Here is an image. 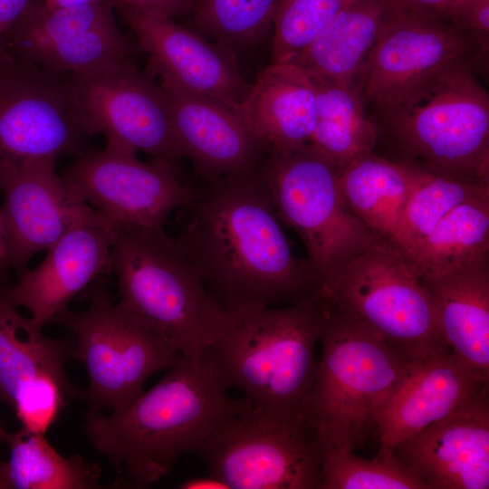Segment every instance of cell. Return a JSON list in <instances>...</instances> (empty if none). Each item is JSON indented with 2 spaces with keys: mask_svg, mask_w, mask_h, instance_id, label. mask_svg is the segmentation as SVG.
<instances>
[{
  "mask_svg": "<svg viewBox=\"0 0 489 489\" xmlns=\"http://www.w3.org/2000/svg\"><path fill=\"white\" fill-rule=\"evenodd\" d=\"M180 209L175 239L226 314L289 305L317 286L292 254L262 168L201 180Z\"/></svg>",
  "mask_w": 489,
  "mask_h": 489,
  "instance_id": "1",
  "label": "cell"
},
{
  "mask_svg": "<svg viewBox=\"0 0 489 489\" xmlns=\"http://www.w3.org/2000/svg\"><path fill=\"white\" fill-rule=\"evenodd\" d=\"M227 389L203 353L182 356L126 407L107 415L87 411L84 432L120 482L149 486L182 455L199 450L235 402Z\"/></svg>",
  "mask_w": 489,
  "mask_h": 489,
  "instance_id": "2",
  "label": "cell"
},
{
  "mask_svg": "<svg viewBox=\"0 0 489 489\" xmlns=\"http://www.w3.org/2000/svg\"><path fill=\"white\" fill-rule=\"evenodd\" d=\"M310 296L321 356L304 420L322 457L355 451L376 434L379 413L417 362L403 357L317 287Z\"/></svg>",
  "mask_w": 489,
  "mask_h": 489,
  "instance_id": "3",
  "label": "cell"
},
{
  "mask_svg": "<svg viewBox=\"0 0 489 489\" xmlns=\"http://www.w3.org/2000/svg\"><path fill=\"white\" fill-rule=\"evenodd\" d=\"M310 294L285 306L226 314L220 336L203 353L227 388L283 420L304 419L317 374L318 321Z\"/></svg>",
  "mask_w": 489,
  "mask_h": 489,
  "instance_id": "4",
  "label": "cell"
},
{
  "mask_svg": "<svg viewBox=\"0 0 489 489\" xmlns=\"http://www.w3.org/2000/svg\"><path fill=\"white\" fill-rule=\"evenodd\" d=\"M111 272L116 303L167 339L182 356L204 353L220 336L226 313L175 238L163 227L115 225Z\"/></svg>",
  "mask_w": 489,
  "mask_h": 489,
  "instance_id": "5",
  "label": "cell"
},
{
  "mask_svg": "<svg viewBox=\"0 0 489 489\" xmlns=\"http://www.w3.org/2000/svg\"><path fill=\"white\" fill-rule=\"evenodd\" d=\"M468 57L439 68L379 120L405 161L489 182V94Z\"/></svg>",
  "mask_w": 489,
  "mask_h": 489,
  "instance_id": "6",
  "label": "cell"
},
{
  "mask_svg": "<svg viewBox=\"0 0 489 489\" xmlns=\"http://www.w3.org/2000/svg\"><path fill=\"white\" fill-rule=\"evenodd\" d=\"M316 287L412 362L449 348L418 272L387 238Z\"/></svg>",
  "mask_w": 489,
  "mask_h": 489,
  "instance_id": "7",
  "label": "cell"
},
{
  "mask_svg": "<svg viewBox=\"0 0 489 489\" xmlns=\"http://www.w3.org/2000/svg\"><path fill=\"white\" fill-rule=\"evenodd\" d=\"M262 173L283 225L306 249L317 285L381 238L349 207L338 168L311 147L268 152Z\"/></svg>",
  "mask_w": 489,
  "mask_h": 489,
  "instance_id": "8",
  "label": "cell"
},
{
  "mask_svg": "<svg viewBox=\"0 0 489 489\" xmlns=\"http://www.w3.org/2000/svg\"><path fill=\"white\" fill-rule=\"evenodd\" d=\"M86 309L68 308L52 321L75 336L72 358L86 368L89 386L83 398L90 410L120 409L143 392L146 380L168 370L182 358L161 334L113 303L106 285L93 282Z\"/></svg>",
  "mask_w": 489,
  "mask_h": 489,
  "instance_id": "9",
  "label": "cell"
},
{
  "mask_svg": "<svg viewBox=\"0 0 489 489\" xmlns=\"http://www.w3.org/2000/svg\"><path fill=\"white\" fill-rule=\"evenodd\" d=\"M197 453L228 489H321V452L305 420L276 418L244 398Z\"/></svg>",
  "mask_w": 489,
  "mask_h": 489,
  "instance_id": "10",
  "label": "cell"
},
{
  "mask_svg": "<svg viewBox=\"0 0 489 489\" xmlns=\"http://www.w3.org/2000/svg\"><path fill=\"white\" fill-rule=\"evenodd\" d=\"M72 106L83 134L103 135L106 145L176 165L183 158L168 99L134 62L68 75Z\"/></svg>",
  "mask_w": 489,
  "mask_h": 489,
  "instance_id": "11",
  "label": "cell"
},
{
  "mask_svg": "<svg viewBox=\"0 0 489 489\" xmlns=\"http://www.w3.org/2000/svg\"><path fill=\"white\" fill-rule=\"evenodd\" d=\"M68 75L8 53L0 63V177L27 162L80 155L87 138L70 99Z\"/></svg>",
  "mask_w": 489,
  "mask_h": 489,
  "instance_id": "12",
  "label": "cell"
},
{
  "mask_svg": "<svg viewBox=\"0 0 489 489\" xmlns=\"http://www.w3.org/2000/svg\"><path fill=\"white\" fill-rule=\"evenodd\" d=\"M114 11L115 0L63 8L31 0L2 36V46L16 59L67 75L133 62Z\"/></svg>",
  "mask_w": 489,
  "mask_h": 489,
  "instance_id": "13",
  "label": "cell"
},
{
  "mask_svg": "<svg viewBox=\"0 0 489 489\" xmlns=\"http://www.w3.org/2000/svg\"><path fill=\"white\" fill-rule=\"evenodd\" d=\"M62 178L113 226L163 227L188 202L193 188L176 165L158 158L143 162L136 153L110 145L78 155Z\"/></svg>",
  "mask_w": 489,
  "mask_h": 489,
  "instance_id": "14",
  "label": "cell"
},
{
  "mask_svg": "<svg viewBox=\"0 0 489 489\" xmlns=\"http://www.w3.org/2000/svg\"><path fill=\"white\" fill-rule=\"evenodd\" d=\"M472 54V40L447 23L388 7L356 83L380 120L439 68Z\"/></svg>",
  "mask_w": 489,
  "mask_h": 489,
  "instance_id": "15",
  "label": "cell"
},
{
  "mask_svg": "<svg viewBox=\"0 0 489 489\" xmlns=\"http://www.w3.org/2000/svg\"><path fill=\"white\" fill-rule=\"evenodd\" d=\"M115 10L134 33L159 83L215 98L240 110L251 84L241 73L234 51L172 18L117 0Z\"/></svg>",
  "mask_w": 489,
  "mask_h": 489,
  "instance_id": "16",
  "label": "cell"
},
{
  "mask_svg": "<svg viewBox=\"0 0 489 489\" xmlns=\"http://www.w3.org/2000/svg\"><path fill=\"white\" fill-rule=\"evenodd\" d=\"M55 158H40L0 177L4 201L0 226L10 267L21 274L31 258L97 211L77 197L56 170Z\"/></svg>",
  "mask_w": 489,
  "mask_h": 489,
  "instance_id": "17",
  "label": "cell"
},
{
  "mask_svg": "<svg viewBox=\"0 0 489 489\" xmlns=\"http://www.w3.org/2000/svg\"><path fill=\"white\" fill-rule=\"evenodd\" d=\"M488 391L391 447L426 489L489 488Z\"/></svg>",
  "mask_w": 489,
  "mask_h": 489,
  "instance_id": "18",
  "label": "cell"
},
{
  "mask_svg": "<svg viewBox=\"0 0 489 489\" xmlns=\"http://www.w3.org/2000/svg\"><path fill=\"white\" fill-rule=\"evenodd\" d=\"M115 227L98 212L68 229L35 268L19 274L6 292L17 307L43 327L102 273H111Z\"/></svg>",
  "mask_w": 489,
  "mask_h": 489,
  "instance_id": "19",
  "label": "cell"
},
{
  "mask_svg": "<svg viewBox=\"0 0 489 489\" xmlns=\"http://www.w3.org/2000/svg\"><path fill=\"white\" fill-rule=\"evenodd\" d=\"M183 158L201 180L258 170L268 153L240 110L215 98L159 83Z\"/></svg>",
  "mask_w": 489,
  "mask_h": 489,
  "instance_id": "20",
  "label": "cell"
},
{
  "mask_svg": "<svg viewBox=\"0 0 489 489\" xmlns=\"http://www.w3.org/2000/svg\"><path fill=\"white\" fill-rule=\"evenodd\" d=\"M489 381L468 370L448 348L418 361L393 393L377 419L381 447L436 423L484 391Z\"/></svg>",
  "mask_w": 489,
  "mask_h": 489,
  "instance_id": "21",
  "label": "cell"
},
{
  "mask_svg": "<svg viewBox=\"0 0 489 489\" xmlns=\"http://www.w3.org/2000/svg\"><path fill=\"white\" fill-rule=\"evenodd\" d=\"M421 279L442 338L462 365L489 381L488 254Z\"/></svg>",
  "mask_w": 489,
  "mask_h": 489,
  "instance_id": "22",
  "label": "cell"
},
{
  "mask_svg": "<svg viewBox=\"0 0 489 489\" xmlns=\"http://www.w3.org/2000/svg\"><path fill=\"white\" fill-rule=\"evenodd\" d=\"M240 112L268 152L307 147L316 120L313 84L294 63H271L251 84Z\"/></svg>",
  "mask_w": 489,
  "mask_h": 489,
  "instance_id": "23",
  "label": "cell"
},
{
  "mask_svg": "<svg viewBox=\"0 0 489 489\" xmlns=\"http://www.w3.org/2000/svg\"><path fill=\"white\" fill-rule=\"evenodd\" d=\"M388 9L386 0H358L336 16L292 63L313 77L356 83Z\"/></svg>",
  "mask_w": 489,
  "mask_h": 489,
  "instance_id": "24",
  "label": "cell"
},
{
  "mask_svg": "<svg viewBox=\"0 0 489 489\" xmlns=\"http://www.w3.org/2000/svg\"><path fill=\"white\" fill-rule=\"evenodd\" d=\"M17 308L0 288V399L11 405L19 388L42 375L68 380L65 364L73 359L72 342L47 337Z\"/></svg>",
  "mask_w": 489,
  "mask_h": 489,
  "instance_id": "25",
  "label": "cell"
},
{
  "mask_svg": "<svg viewBox=\"0 0 489 489\" xmlns=\"http://www.w3.org/2000/svg\"><path fill=\"white\" fill-rule=\"evenodd\" d=\"M346 203L369 229L388 240L395 236L411 187L408 167L374 151L338 169Z\"/></svg>",
  "mask_w": 489,
  "mask_h": 489,
  "instance_id": "26",
  "label": "cell"
},
{
  "mask_svg": "<svg viewBox=\"0 0 489 489\" xmlns=\"http://www.w3.org/2000/svg\"><path fill=\"white\" fill-rule=\"evenodd\" d=\"M309 77L316 99L315 127L309 147L338 169L353 158L374 151L377 127L367 112L357 83Z\"/></svg>",
  "mask_w": 489,
  "mask_h": 489,
  "instance_id": "27",
  "label": "cell"
},
{
  "mask_svg": "<svg viewBox=\"0 0 489 489\" xmlns=\"http://www.w3.org/2000/svg\"><path fill=\"white\" fill-rule=\"evenodd\" d=\"M489 194L448 213L408 255L420 277L444 273L489 253Z\"/></svg>",
  "mask_w": 489,
  "mask_h": 489,
  "instance_id": "28",
  "label": "cell"
},
{
  "mask_svg": "<svg viewBox=\"0 0 489 489\" xmlns=\"http://www.w3.org/2000/svg\"><path fill=\"white\" fill-rule=\"evenodd\" d=\"M6 462L12 488L92 489L100 485V466L82 455H62L45 435L24 428L8 435Z\"/></svg>",
  "mask_w": 489,
  "mask_h": 489,
  "instance_id": "29",
  "label": "cell"
},
{
  "mask_svg": "<svg viewBox=\"0 0 489 489\" xmlns=\"http://www.w3.org/2000/svg\"><path fill=\"white\" fill-rule=\"evenodd\" d=\"M402 162L409 171L411 187L391 242L408 255L455 206L489 194V182L455 178Z\"/></svg>",
  "mask_w": 489,
  "mask_h": 489,
  "instance_id": "30",
  "label": "cell"
},
{
  "mask_svg": "<svg viewBox=\"0 0 489 489\" xmlns=\"http://www.w3.org/2000/svg\"><path fill=\"white\" fill-rule=\"evenodd\" d=\"M278 0H196L192 20L200 34L232 51L259 40Z\"/></svg>",
  "mask_w": 489,
  "mask_h": 489,
  "instance_id": "31",
  "label": "cell"
},
{
  "mask_svg": "<svg viewBox=\"0 0 489 489\" xmlns=\"http://www.w3.org/2000/svg\"><path fill=\"white\" fill-rule=\"evenodd\" d=\"M321 489H426L391 447L380 446L371 459L355 451L325 455L321 457Z\"/></svg>",
  "mask_w": 489,
  "mask_h": 489,
  "instance_id": "32",
  "label": "cell"
},
{
  "mask_svg": "<svg viewBox=\"0 0 489 489\" xmlns=\"http://www.w3.org/2000/svg\"><path fill=\"white\" fill-rule=\"evenodd\" d=\"M358 0H278L271 63L292 62L341 12Z\"/></svg>",
  "mask_w": 489,
  "mask_h": 489,
  "instance_id": "33",
  "label": "cell"
},
{
  "mask_svg": "<svg viewBox=\"0 0 489 489\" xmlns=\"http://www.w3.org/2000/svg\"><path fill=\"white\" fill-rule=\"evenodd\" d=\"M83 398V391L70 380L44 374L23 385L16 391L12 406L21 427L45 435L72 399Z\"/></svg>",
  "mask_w": 489,
  "mask_h": 489,
  "instance_id": "34",
  "label": "cell"
},
{
  "mask_svg": "<svg viewBox=\"0 0 489 489\" xmlns=\"http://www.w3.org/2000/svg\"><path fill=\"white\" fill-rule=\"evenodd\" d=\"M465 34L475 45V56L484 60L489 43V0H454L445 10L442 22Z\"/></svg>",
  "mask_w": 489,
  "mask_h": 489,
  "instance_id": "35",
  "label": "cell"
},
{
  "mask_svg": "<svg viewBox=\"0 0 489 489\" xmlns=\"http://www.w3.org/2000/svg\"><path fill=\"white\" fill-rule=\"evenodd\" d=\"M134 8L169 18L189 14L196 0H117Z\"/></svg>",
  "mask_w": 489,
  "mask_h": 489,
  "instance_id": "36",
  "label": "cell"
},
{
  "mask_svg": "<svg viewBox=\"0 0 489 489\" xmlns=\"http://www.w3.org/2000/svg\"><path fill=\"white\" fill-rule=\"evenodd\" d=\"M454 0H386L389 8L414 13L442 21L445 10Z\"/></svg>",
  "mask_w": 489,
  "mask_h": 489,
  "instance_id": "37",
  "label": "cell"
},
{
  "mask_svg": "<svg viewBox=\"0 0 489 489\" xmlns=\"http://www.w3.org/2000/svg\"><path fill=\"white\" fill-rule=\"evenodd\" d=\"M30 2L31 0H0V41L5 33L24 13Z\"/></svg>",
  "mask_w": 489,
  "mask_h": 489,
  "instance_id": "38",
  "label": "cell"
},
{
  "mask_svg": "<svg viewBox=\"0 0 489 489\" xmlns=\"http://www.w3.org/2000/svg\"><path fill=\"white\" fill-rule=\"evenodd\" d=\"M178 487L181 489H228L222 480L211 474L186 479Z\"/></svg>",
  "mask_w": 489,
  "mask_h": 489,
  "instance_id": "39",
  "label": "cell"
},
{
  "mask_svg": "<svg viewBox=\"0 0 489 489\" xmlns=\"http://www.w3.org/2000/svg\"><path fill=\"white\" fill-rule=\"evenodd\" d=\"M44 5L52 8L72 7L91 4L99 0H42Z\"/></svg>",
  "mask_w": 489,
  "mask_h": 489,
  "instance_id": "40",
  "label": "cell"
},
{
  "mask_svg": "<svg viewBox=\"0 0 489 489\" xmlns=\"http://www.w3.org/2000/svg\"><path fill=\"white\" fill-rule=\"evenodd\" d=\"M9 267L6 245L0 226V277Z\"/></svg>",
  "mask_w": 489,
  "mask_h": 489,
  "instance_id": "41",
  "label": "cell"
},
{
  "mask_svg": "<svg viewBox=\"0 0 489 489\" xmlns=\"http://www.w3.org/2000/svg\"><path fill=\"white\" fill-rule=\"evenodd\" d=\"M12 488L8 471L7 464L0 458V489H9Z\"/></svg>",
  "mask_w": 489,
  "mask_h": 489,
  "instance_id": "42",
  "label": "cell"
},
{
  "mask_svg": "<svg viewBox=\"0 0 489 489\" xmlns=\"http://www.w3.org/2000/svg\"><path fill=\"white\" fill-rule=\"evenodd\" d=\"M8 435L9 434L4 429V427L0 424V443H6Z\"/></svg>",
  "mask_w": 489,
  "mask_h": 489,
  "instance_id": "43",
  "label": "cell"
},
{
  "mask_svg": "<svg viewBox=\"0 0 489 489\" xmlns=\"http://www.w3.org/2000/svg\"><path fill=\"white\" fill-rule=\"evenodd\" d=\"M8 56V53L3 48L0 41V63Z\"/></svg>",
  "mask_w": 489,
  "mask_h": 489,
  "instance_id": "44",
  "label": "cell"
}]
</instances>
